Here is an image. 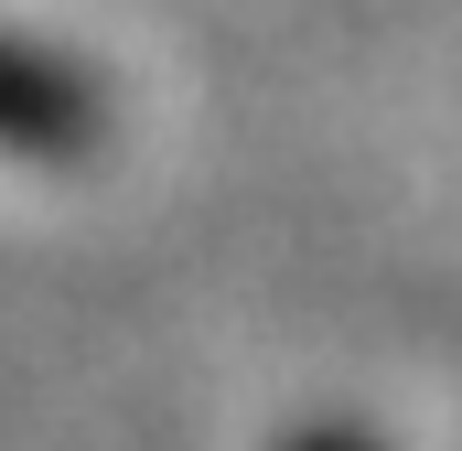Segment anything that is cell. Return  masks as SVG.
<instances>
[{
  "instance_id": "6da1fadb",
  "label": "cell",
  "mask_w": 462,
  "mask_h": 451,
  "mask_svg": "<svg viewBox=\"0 0 462 451\" xmlns=\"http://www.w3.org/2000/svg\"><path fill=\"white\" fill-rule=\"evenodd\" d=\"M0 140H22V151H76V140H87V87L54 76V65L22 54V43H0Z\"/></svg>"
},
{
  "instance_id": "7a4b0ae2",
  "label": "cell",
  "mask_w": 462,
  "mask_h": 451,
  "mask_svg": "<svg viewBox=\"0 0 462 451\" xmlns=\"http://www.w3.org/2000/svg\"><path fill=\"white\" fill-rule=\"evenodd\" d=\"M301 451H376V441H365V430H312Z\"/></svg>"
}]
</instances>
